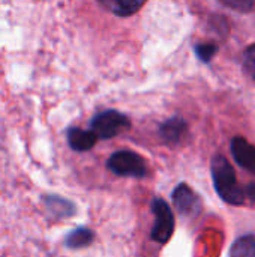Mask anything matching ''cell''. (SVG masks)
Wrapping results in <instances>:
<instances>
[{
	"mask_svg": "<svg viewBox=\"0 0 255 257\" xmlns=\"http://www.w3.org/2000/svg\"><path fill=\"white\" fill-rule=\"evenodd\" d=\"M216 51H218V48L213 44H198V45H195V54L198 56L200 60H203L206 63L213 59Z\"/></svg>",
	"mask_w": 255,
	"mask_h": 257,
	"instance_id": "14",
	"label": "cell"
},
{
	"mask_svg": "<svg viewBox=\"0 0 255 257\" xmlns=\"http://www.w3.org/2000/svg\"><path fill=\"white\" fill-rule=\"evenodd\" d=\"M173 202L182 215L195 217L201 211L200 197L185 184H180L173 193Z\"/></svg>",
	"mask_w": 255,
	"mask_h": 257,
	"instance_id": "5",
	"label": "cell"
},
{
	"mask_svg": "<svg viewBox=\"0 0 255 257\" xmlns=\"http://www.w3.org/2000/svg\"><path fill=\"white\" fill-rule=\"evenodd\" d=\"M108 169L119 176H131V178H144L147 173V167L144 160L131 151H120L110 157L107 163Z\"/></svg>",
	"mask_w": 255,
	"mask_h": 257,
	"instance_id": "3",
	"label": "cell"
},
{
	"mask_svg": "<svg viewBox=\"0 0 255 257\" xmlns=\"http://www.w3.org/2000/svg\"><path fill=\"white\" fill-rule=\"evenodd\" d=\"M152 211L155 214V226L152 229V239L165 244L174 232V217L167 202L162 199H155L152 202Z\"/></svg>",
	"mask_w": 255,
	"mask_h": 257,
	"instance_id": "4",
	"label": "cell"
},
{
	"mask_svg": "<svg viewBox=\"0 0 255 257\" xmlns=\"http://www.w3.org/2000/svg\"><path fill=\"white\" fill-rule=\"evenodd\" d=\"M98 142V137L93 131L81 130V128H72L68 133V143L69 146L77 152H84L92 149Z\"/></svg>",
	"mask_w": 255,
	"mask_h": 257,
	"instance_id": "7",
	"label": "cell"
},
{
	"mask_svg": "<svg viewBox=\"0 0 255 257\" xmlns=\"http://www.w3.org/2000/svg\"><path fill=\"white\" fill-rule=\"evenodd\" d=\"M230 257H255L254 235H245L239 238L230 250Z\"/></svg>",
	"mask_w": 255,
	"mask_h": 257,
	"instance_id": "11",
	"label": "cell"
},
{
	"mask_svg": "<svg viewBox=\"0 0 255 257\" xmlns=\"http://www.w3.org/2000/svg\"><path fill=\"white\" fill-rule=\"evenodd\" d=\"M231 154L236 163L255 175V148L243 137H234L231 142Z\"/></svg>",
	"mask_w": 255,
	"mask_h": 257,
	"instance_id": "6",
	"label": "cell"
},
{
	"mask_svg": "<svg viewBox=\"0 0 255 257\" xmlns=\"http://www.w3.org/2000/svg\"><path fill=\"white\" fill-rule=\"evenodd\" d=\"M219 2L224 3L225 6L234 9V11L242 12V14L252 12L255 6V0H219Z\"/></svg>",
	"mask_w": 255,
	"mask_h": 257,
	"instance_id": "13",
	"label": "cell"
},
{
	"mask_svg": "<svg viewBox=\"0 0 255 257\" xmlns=\"http://www.w3.org/2000/svg\"><path fill=\"white\" fill-rule=\"evenodd\" d=\"M243 69L246 75L255 81V45H251L243 53Z\"/></svg>",
	"mask_w": 255,
	"mask_h": 257,
	"instance_id": "12",
	"label": "cell"
},
{
	"mask_svg": "<svg viewBox=\"0 0 255 257\" xmlns=\"http://www.w3.org/2000/svg\"><path fill=\"white\" fill-rule=\"evenodd\" d=\"M93 232L86 229V227H80V229H75L74 232H71L66 239H65V244L66 247L69 248H84L87 245H90L93 242Z\"/></svg>",
	"mask_w": 255,
	"mask_h": 257,
	"instance_id": "10",
	"label": "cell"
},
{
	"mask_svg": "<svg viewBox=\"0 0 255 257\" xmlns=\"http://www.w3.org/2000/svg\"><path fill=\"white\" fill-rule=\"evenodd\" d=\"M90 126H92L90 131H93L98 139L108 140V139H113V137L125 133L126 130H129L131 122L125 114H122L116 110H108V111H102L98 116H95Z\"/></svg>",
	"mask_w": 255,
	"mask_h": 257,
	"instance_id": "2",
	"label": "cell"
},
{
	"mask_svg": "<svg viewBox=\"0 0 255 257\" xmlns=\"http://www.w3.org/2000/svg\"><path fill=\"white\" fill-rule=\"evenodd\" d=\"M212 178L215 190L219 197L228 205L240 206L245 203V191L239 187L233 166L222 155H216L212 160Z\"/></svg>",
	"mask_w": 255,
	"mask_h": 257,
	"instance_id": "1",
	"label": "cell"
},
{
	"mask_svg": "<svg viewBox=\"0 0 255 257\" xmlns=\"http://www.w3.org/2000/svg\"><path fill=\"white\" fill-rule=\"evenodd\" d=\"M246 193H248V196H249V197H251V199H252V200L255 202V185L254 184H251V185L248 187Z\"/></svg>",
	"mask_w": 255,
	"mask_h": 257,
	"instance_id": "15",
	"label": "cell"
},
{
	"mask_svg": "<svg viewBox=\"0 0 255 257\" xmlns=\"http://www.w3.org/2000/svg\"><path fill=\"white\" fill-rule=\"evenodd\" d=\"M186 122L180 117H171L168 119L167 122H164L159 128V134L161 137L170 143V145H174V143H179L180 139L183 137V134L186 133Z\"/></svg>",
	"mask_w": 255,
	"mask_h": 257,
	"instance_id": "8",
	"label": "cell"
},
{
	"mask_svg": "<svg viewBox=\"0 0 255 257\" xmlns=\"http://www.w3.org/2000/svg\"><path fill=\"white\" fill-rule=\"evenodd\" d=\"M107 11L120 15V17H129L134 15L146 0H98Z\"/></svg>",
	"mask_w": 255,
	"mask_h": 257,
	"instance_id": "9",
	"label": "cell"
}]
</instances>
